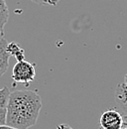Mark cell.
Here are the masks:
<instances>
[{"label": "cell", "instance_id": "6da1fadb", "mask_svg": "<svg viewBox=\"0 0 127 129\" xmlns=\"http://www.w3.org/2000/svg\"><path fill=\"white\" fill-rule=\"evenodd\" d=\"M6 109L7 125L18 129H28L35 125L39 118L42 99L36 91H12Z\"/></svg>", "mask_w": 127, "mask_h": 129}, {"label": "cell", "instance_id": "9c48e42d", "mask_svg": "<svg viewBox=\"0 0 127 129\" xmlns=\"http://www.w3.org/2000/svg\"><path fill=\"white\" fill-rule=\"evenodd\" d=\"M31 1L43 6H56L60 0H31Z\"/></svg>", "mask_w": 127, "mask_h": 129}, {"label": "cell", "instance_id": "30bf717a", "mask_svg": "<svg viewBox=\"0 0 127 129\" xmlns=\"http://www.w3.org/2000/svg\"><path fill=\"white\" fill-rule=\"evenodd\" d=\"M6 108H0V125L6 124Z\"/></svg>", "mask_w": 127, "mask_h": 129}, {"label": "cell", "instance_id": "7a4b0ae2", "mask_svg": "<svg viewBox=\"0 0 127 129\" xmlns=\"http://www.w3.org/2000/svg\"><path fill=\"white\" fill-rule=\"evenodd\" d=\"M36 70L35 64L27 61L17 62L13 68L12 80L18 83H29L35 80Z\"/></svg>", "mask_w": 127, "mask_h": 129}, {"label": "cell", "instance_id": "3957f363", "mask_svg": "<svg viewBox=\"0 0 127 129\" xmlns=\"http://www.w3.org/2000/svg\"><path fill=\"white\" fill-rule=\"evenodd\" d=\"M99 123L102 129H122L123 115L115 109L106 110L101 114Z\"/></svg>", "mask_w": 127, "mask_h": 129}, {"label": "cell", "instance_id": "8992f818", "mask_svg": "<svg viewBox=\"0 0 127 129\" xmlns=\"http://www.w3.org/2000/svg\"><path fill=\"white\" fill-rule=\"evenodd\" d=\"M7 52L10 56H13L18 62L25 60V51L15 42L7 44Z\"/></svg>", "mask_w": 127, "mask_h": 129}, {"label": "cell", "instance_id": "5bb4252c", "mask_svg": "<svg viewBox=\"0 0 127 129\" xmlns=\"http://www.w3.org/2000/svg\"><path fill=\"white\" fill-rule=\"evenodd\" d=\"M3 36H4V32H3V28H1L0 27V40L3 38Z\"/></svg>", "mask_w": 127, "mask_h": 129}, {"label": "cell", "instance_id": "5b68a950", "mask_svg": "<svg viewBox=\"0 0 127 129\" xmlns=\"http://www.w3.org/2000/svg\"><path fill=\"white\" fill-rule=\"evenodd\" d=\"M8 42L3 37L0 40V77H2L8 70L9 67V58L10 55L7 52Z\"/></svg>", "mask_w": 127, "mask_h": 129}, {"label": "cell", "instance_id": "52a82bcc", "mask_svg": "<svg viewBox=\"0 0 127 129\" xmlns=\"http://www.w3.org/2000/svg\"><path fill=\"white\" fill-rule=\"evenodd\" d=\"M9 18V10L5 0H0V27L4 28Z\"/></svg>", "mask_w": 127, "mask_h": 129}, {"label": "cell", "instance_id": "7c38bea8", "mask_svg": "<svg viewBox=\"0 0 127 129\" xmlns=\"http://www.w3.org/2000/svg\"><path fill=\"white\" fill-rule=\"evenodd\" d=\"M0 129H18V128L9 126V125H7V124H3V125H0Z\"/></svg>", "mask_w": 127, "mask_h": 129}, {"label": "cell", "instance_id": "277c9868", "mask_svg": "<svg viewBox=\"0 0 127 129\" xmlns=\"http://www.w3.org/2000/svg\"><path fill=\"white\" fill-rule=\"evenodd\" d=\"M116 108L122 115L127 114V85L122 82L116 86L115 89Z\"/></svg>", "mask_w": 127, "mask_h": 129}, {"label": "cell", "instance_id": "4fadbf2b", "mask_svg": "<svg viewBox=\"0 0 127 129\" xmlns=\"http://www.w3.org/2000/svg\"><path fill=\"white\" fill-rule=\"evenodd\" d=\"M123 127H127V114L123 115Z\"/></svg>", "mask_w": 127, "mask_h": 129}, {"label": "cell", "instance_id": "8fae6325", "mask_svg": "<svg viewBox=\"0 0 127 129\" xmlns=\"http://www.w3.org/2000/svg\"><path fill=\"white\" fill-rule=\"evenodd\" d=\"M56 129H74V128H72L71 126H69V125H67V124H60V125L57 126Z\"/></svg>", "mask_w": 127, "mask_h": 129}, {"label": "cell", "instance_id": "9a60e30c", "mask_svg": "<svg viewBox=\"0 0 127 129\" xmlns=\"http://www.w3.org/2000/svg\"><path fill=\"white\" fill-rule=\"evenodd\" d=\"M124 83L127 85V75L125 76V78H124Z\"/></svg>", "mask_w": 127, "mask_h": 129}, {"label": "cell", "instance_id": "2e32d148", "mask_svg": "<svg viewBox=\"0 0 127 129\" xmlns=\"http://www.w3.org/2000/svg\"><path fill=\"white\" fill-rule=\"evenodd\" d=\"M122 129H127V127H123Z\"/></svg>", "mask_w": 127, "mask_h": 129}, {"label": "cell", "instance_id": "ba28073f", "mask_svg": "<svg viewBox=\"0 0 127 129\" xmlns=\"http://www.w3.org/2000/svg\"><path fill=\"white\" fill-rule=\"evenodd\" d=\"M11 91L9 90L8 86H4L0 88V108H6L8 104V100Z\"/></svg>", "mask_w": 127, "mask_h": 129}]
</instances>
